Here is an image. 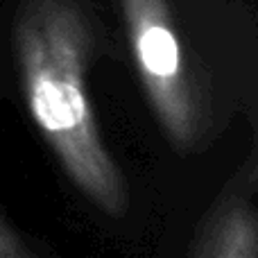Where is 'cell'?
<instances>
[{"label":"cell","mask_w":258,"mask_h":258,"mask_svg":"<svg viewBox=\"0 0 258 258\" xmlns=\"http://www.w3.org/2000/svg\"><path fill=\"white\" fill-rule=\"evenodd\" d=\"M16 57L32 120L73 186L111 218L129 209V190L100 136L86 75L95 25L84 0H23L16 14Z\"/></svg>","instance_id":"1"},{"label":"cell","mask_w":258,"mask_h":258,"mask_svg":"<svg viewBox=\"0 0 258 258\" xmlns=\"http://www.w3.org/2000/svg\"><path fill=\"white\" fill-rule=\"evenodd\" d=\"M129 50L147 102L177 150L197 147L206 111L168 0H120Z\"/></svg>","instance_id":"2"},{"label":"cell","mask_w":258,"mask_h":258,"mask_svg":"<svg viewBox=\"0 0 258 258\" xmlns=\"http://www.w3.org/2000/svg\"><path fill=\"white\" fill-rule=\"evenodd\" d=\"M258 229L251 202L240 190H229L202 224V233L190 247L192 256L206 258H256Z\"/></svg>","instance_id":"3"},{"label":"cell","mask_w":258,"mask_h":258,"mask_svg":"<svg viewBox=\"0 0 258 258\" xmlns=\"http://www.w3.org/2000/svg\"><path fill=\"white\" fill-rule=\"evenodd\" d=\"M27 256H34V251L27 247V242L0 215V258H27Z\"/></svg>","instance_id":"4"}]
</instances>
